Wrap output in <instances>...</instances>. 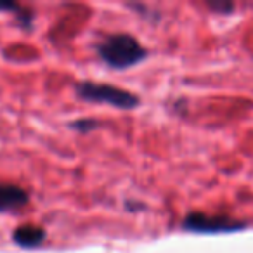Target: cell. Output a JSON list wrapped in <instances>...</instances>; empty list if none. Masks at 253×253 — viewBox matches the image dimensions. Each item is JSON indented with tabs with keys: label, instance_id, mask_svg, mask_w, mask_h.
I'll return each instance as SVG.
<instances>
[{
	"label": "cell",
	"instance_id": "obj_3",
	"mask_svg": "<svg viewBox=\"0 0 253 253\" xmlns=\"http://www.w3.org/2000/svg\"><path fill=\"white\" fill-rule=\"evenodd\" d=\"M182 227L189 232L198 234H218V232H236L246 227V222L234 220L224 215H207L200 211L186 215L182 220Z\"/></svg>",
	"mask_w": 253,
	"mask_h": 253
},
{
	"label": "cell",
	"instance_id": "obj_5",
	"mask_svg": "<svg viewBox=\"0 0 253 253\" xmlns=\"http://www.w3.org/2000/svg\"><path fill=\"white\" fill-rule=\"evenodd\" d=\"M12 238L21 248H37L45 241V231L40 225L23 224L12 232Z\"/></svg>",
	"mask_w": 253,
	"mask_h": 253
},
{
	"label": "cell",
	"instance_id": "obj_7",
	"mask_svg": "<svg viewBox=\"0 0 253 253\" xmlns=\"http://www.w3.org/2000/svg\"><path fill=\"white\" fill-rule=\"evenodd\" d=\"M210 9L218 11V12H231L232 9H234V5H232V4H211Z\"/></svg>",
	"mask_w": 253,
	"mask_h": 253
},
{
	"label": "cell",
	"instance_id": "obj_4",
	"mask_svg": "<svg viewBox=\"0 0 253 253\" xmlns=\"http://www.w3.org/2000/svg\"><path fill=\"white\" fill-rule=\"evenodd\" d=\"M30 194L16 184H0V213L21 210L28 205Z\"/></svg>",
	"mask_w": 253,
	"mask_h": 253
},
{
	"label": "cell",
	"instance_id": "obj_1",
	"mask_svg": "<svg viewBox=\"0 0 253 253\" xmlns=\"http://www.w3.org/2000/svg\"><path fill=\"white\" fill-rule=\"evenodd\" d=\"M97 54L113 70H126L146 59L148 50L137 39L126 33L109 35L97 45Z\"/></svg>",
	"mask_w": 253,
	"mask_h": 253
},
{
	"label": "cell",
	"instance_id": "obj_2",
	"mask_svg": "<svg viewBox=\"0 0 253 253\" xmlns=\"http://www.w3.org/2000/svg\"><path fill=\"white\" fill-rule=\"evenodd\" d=\"M77 95L82 101L95 102V104H109L118 109H134L139 106V97L125 88L113 87L108 84H95V82H80L75 87Z\"/></svg>",
	"mask_w": 253,
	"mask_h": 253
},
{
	"label": "cell",
	"instance_id": "obj_6",
	"mask_svg": "<svg viewBox=\"0 0 253 253\" xmlns=\"http://www.w3.org/2000/svg\"><path fill=\"white\" fill-rule=\"evenodd\" d=\"M71 126L78 132H90L94 128H97L99 122L97 120H77V122L71 123Z\"/></svg>",
	"mask_w": 253,
	"mask_h": 253
}]
</instances>
